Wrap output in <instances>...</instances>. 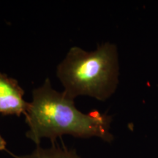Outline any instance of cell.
Wrapping results in <instances>:
<instances>
[{"mask_svg":"<svg viewBox=\"0 0 158 158\" xmlns=\"http://www.w3.org/2000/svg\"><path fill=\"white\" fill-rule=\"evenodd\" d=\"M25 119L29 126L26 136L37 146L44 138L54 142L64 135L81 138L98 137L106 142L114 140L110 132L111 116L98 110L81 112L75 106L74 99L53 89L48 78L32 91V100Z\"/></svg>","mask_w":158,"mask_h":158,"instance_id":"obj_1","label":"cell"},{"mask_svg":"<svg viewBox=\"0 0 158 158\" xmlns=\"http://www.w3.org/2000/svg\"><path fill=\"white\" fill-rule=\"evenodd\" d=\"M116 46L106 43L94 51L73 46L57 66L58 77L70 98L86 95L104 101L113 94L118 84Z\"/></svg>","mask_w":158,"mask_h":158,"instance_id":"obj_2","label":"cell"},{"mask_svg":"<svg viewBox=\"0 0 158 158\" xmlns=\"http://www.w3.org/2000/svg\"><path fill=\"white\" fill-rule=\"evenodd\" d=\"M24 90L16 79L0 72V115L25 116L29 102L23 100Z\"/></svg>","mask_w":158,"mask_h":158,"instance_id":"obj_3","label":"cell"},{"mask_svg":"<svg viewBox=\"0 0 158 158\" xmlns=\"http://www.w3.org/2000/svg\"><path fill=\"white\" fill-rule=\"evenodd\" d=\"M9 153L14 158H81L76 150L62 148L54 144L49 148L37 146L32 152L25 155H15L11 152Z\"/></svg>","mask_w":158,"mask_h":158,"instance_id":"obj_4","label":"cell"},{"mask_svg":"<svg viewBox=\"0 0 158 158\" xmlns=\"http://www.w3.org/2000/svg\"><path fill=\"white\" fill-rule=\"evenodd\" d=\"M6 147H7V142L0 134V151H6L7 150Z\"/></svg>","mask_w":158,"mask_h":158,"instance_id":"obj_5","label":"cell"}]
</instances>
